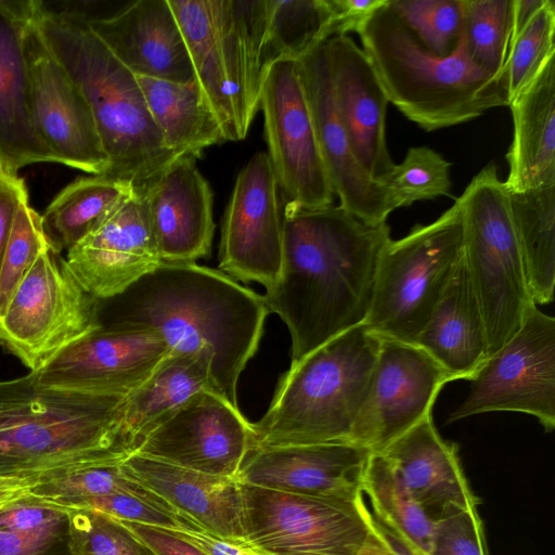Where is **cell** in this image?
Instances as JSON below:
<instances>
[{
    "mask_svg": "<svg viewBox=\"0 0 555 555\" xmlns=\"http://www.w3.org/2000/svg\"><path fill=\"white\" fill-rule=\"evenodd\" d=\"M390 238L386 222H365L340 206L284 208L282 267L263 298L288 328L291 364L364 324Z\"/></svg>",
    "mask_w": 555,
    "mask_h": 555,
    "instance_id": "6da1fadb",
    "label": "cell"
},
{
    "mask_svg": "<svg viewBox=\"0 0 555 555\" xmlns=\"http://www.w3.org/2000/svg\"><path fill=\"white\" fill-rule=\"evenodd\" d=\"M101 301L111 306L101 325L145 328L170 352L205 358L215 391L240 409L238 379L270 313L263 295L196 262H162L121 294Z\"/></svg>",
    "mask_w": 555,
    "mask_h": 555,
    "instance_id": "7a4b0ae2",
    "label": "cell"
},
{
    "mask_svg": "<svg viewBox=\"0 0 555 555\" xmlns=\"http://www.w3.org/2000/svg\"><path fill=\"white\" fill-rule=\"evenodd\" d=\"M126 398L47 386L36 371L0 382V475L125 461Z\"/></svg>",
    "mask_w": 555,
    "mask_h": 555,
    "instance_id": "3957f363",
    "label": "cell"
},
{
    "mask_svg": "<svg viewBox=\"0 0 555 555\" xmlns=\"http://www.w3.org/2000/svg\"><path fill=\"white\" fill-rule=\"evenodd\" d=\"M38 28L85 96L108 158L104 176L143 192L179 157L165 144L138 78L101 41L78 12L51 11L40 1Z\"/></svg>",
    "mask_w": 555,
    "mask_h": 555,
    "instance_id": "277c9868",
    "label": "cell"
},
{
    "mask_svg": "<svg viewBox=\"0 0 555 555\" xmlns=\"http://www.w3.org/2000/svg\"><path fill=\"white\" fill-rule=\"evenodd\" d=\"M389 103L426 131L470 121L509 105L506 76L496 77L469 56L464 40L449 55L427 50L387 2L357 30Z\"/></svg>",
    "mask_w": 555,
    "mask_h": 555,
    "instance_id": "5b68a950",
    "label": "cell"
},
{
    "mask_svg": "<svg viewBox=\"0 0 555 555\" xmlns=\"http://www.w3.org/2000/svg\"><path fill=\"white\" fill-rule=\"evenodd\" d=\"M380 343L378 335L361 324L291 364L266 414L251 423V450L349 441Z\"/></svg>",
    "mask_w": 555,
    "mask_h": 555,
    "instance_id": "8992f818",
    "label": "cell"
},
{
    "mask_svg": "<svg viewBox=\"0 0 555 555\" xmlns=\"http://www.w3.org/2000/svg\"><path fill=\"white\" fill-rule=\"evenodd\" d=\"M456 201L463 221V257L482 311L490 356L518 331L534 304L509 194L496 165L485 166Z\"/></svg>",
    "mask_w": 555,
    "mask_h": 555,
    "instance_id": "52a82bcc",
    "label": "cell"
},
{
    "mask_svg": "<svg viewBox=\"0 0 555 555\" xmlns=\"http://www.w3.org/2000/svg\"><path fill=\"white\" fill-rule=\"evenodd\" d=\"M462 257L463 221L455 199L435 221L387 242L364 324L380 338L415 344Z\"/></svg>",
    "mask_w": 555,
    "mask_h": 555,
    "instance_id": "ba28073f",
    "label": "cell"
},
{
    "mask_svg": "<svg viewBox=\"0 0 555 555\" xmlns=\"http://www.w3.org/2000/svg\"><path fill=\"white\" fill-rule=\"evenodd\" d=\"M100 326L99 300L81 285L61 253L49 247L0 314V346L34 372Z\"/></svg>",
    "mask_w": 555,
    "mask_h": 555,
    "instance_id": "9c48e42d",
    "label": "cell"
},
{
    "mask_svg": "<svg viewBox=\"0 0 555 555\" xmlns=\"http://www.w3.org/2000/svg\"><path fill=\"white\" fill-rule=\"evenodd\" d=\"M241 492L244 540L260 555H356L371 532L363 493L308 495L244 483Z\"/></svg>",
    "mask_w": 555,
    "mask_h": 555,
    "instance_id": "30bf717a",
    "label": "cell"
},
{
    "mask_svg": "<svg viewBox=\"0 0 555 555\" xmlns=\"http://www.w3.org/2000/svg\"><path fill=\"white\" fill-rule=\"evenodd\" d=\"M466 399L448 422L508 411L555 427V319L532 306L518 331L469 379Z\"/></svg>",
    "mask_w": 555,
    "mask_h": 555,
    "instance_id": "8fae6325",
    "label": "cell"
},
{
    "mask_svg": "<svg viewBox=\"0 0 555 555\" xmlns=\"http://www.w3.org/2000/svg\"><path fill=\"white\" fill-rule=\"evenodd\" d=\"M259 108L284 208L333 205L335 194L317 141L298 61L280 59L267 67Z\"/></svg>",
    "mask_w": 555,
    "mask_h": 555,
    "instance_id": "7c38bea8",
    "label": "cell"
},
{
    "mask_svg": "<svg viewBox=\"0 0 555 555\" xmlns=\"http://www.w3.org/2000/svg\"><path fill=\"white\" fill-rule=\"evenodd\" d=\"M284 204L268 153L251 156L240 171L227 206L219 266L235 281L276 282L283 260Z\"/></svg>",
    "mask_w": 555,
    "mask_h": 555,
    "instance_id": "4fadbf2b",
    "label": "cell"
},
{
    "mask_svg": "<svg viewBox=\"0 0 555 555\" xmlns=\"http://www.w3.org/2000/svg\"><path fill=\"white\" fill-rule=\"evenodd\" d=\"M448 373L415 344L382 338L370 389L349 441L379 452L431 414Z\"/></svg>",
    "mask_w": 555,
    "mask_h": 555,
    "instance_id": "5bb4252c",
    "label": "cell"
},
{
    "mask_svg": "<svg viewBox=\"0 0 555 555\" xmlns=\"http://www.w3.org/2000/svg\"><path fill=\"white\" fill-rule=\"evenodd\" d=\"M253 429L241 413L211 390L198 392L152 428L137 451L204 474L236 478L251 450Z\"/></svg>",
    "mask_w": 555,
    "mask_h": 555,
    "instance_id": "9a60e30c",
    "label": "cell"
},
{
    "mask_svg": "<svg viewBox=\"0 0 555 555\" xmlns=\"http://www.w3.org/2000/svg\"><path fill=\"white\" fill-rule=\"evenodd\" d=\"M39 2L27 34L30 105L36 133L54 163L91 175H105L108 158L92 112L38 28Z\"/></svg>",
    "mask_w": 555,
    "mask_h": 555,
    "instance_id": "2e32d148",
    "label": "cell"
},
{
    "mask_svg": "<svg viewBox=\"0 0 555 555\" xmlns=\"http://www.w3.org/2000/svg\"><path fill=\"white\" fill-rule=\"evenodd\" d=\"M169 352L166 343L152 331L101 325L36 372L47 386L126 396Z\"/></svg>",
    "mask_w": 555,
    "mask_h": 555,
    "instance_id": "e0dca14e",
    "label": "cell"
},
{
    "mask_svg": "<svg viewBox=\"0 0 555 555\" xmlns=\"http://www.w3.org/2000/svg\"><path fill=\"white\" fill-rule=\"evenodd\" d=\"M319 149L341 208L379 224L398 208L391 192L362 167L336 106L325 41L298 60Z\"/></svg>",
    "mask_w": 555,
    "mask_h": 555,
    "instance_id": "ac0fdd59",
    "label": "cell"
},
{
    "mask_svg": "<svg viewBox=\"0 0 555 555\" xmlns=\"http://www.w3.org/2000/svg\"><path fill=\"white\" fill-rule=\"evenodd\" d=\"M66 263L98 300L113 298L163 261L145 197L137 193L98 229L67 250Z\"/></svg>",
    "mask_w": 555,
    "mask_h": 555,
    "instance_id": "d6986e66",
    "label": "cell"
},
{
    "mask_svg": "<svg viewBox=\"0 0 555 555\" xmlns=\"http://www.w3.org/2000/svg\"><path fill=\"white\" fill-rule=\"evenodd\" d=\"M371 453L350 441L257 448L236 479L295 494L358 496Z\"/></svg>",
    "mask_w": 555,
    "mask_h": 555,
    "instance_id": "ffe728a7",
    "label": "cell"
},
{
    "mask_svg": "<svg viewBox=\"0 0 555 555\" xmlns=\"http://www.w3.org/2000/svg\"><path fill=\"white\" fill-rule=\"evenodd\" d=\"M93 33L133 75L173 82L195 79L168 0H139L108 17H88Z\"/></svg>",
    "mask_w": 555,
    "mask_h": 555,
    "instance_id": "44dd1931",
    "label": "cell"
},
{
    "mask_svg": "<svg viewBox=\"0 0 555 555\" xmlns=\"http://www.w3.org/2000/svg\"><path fill=\"white\" fill-rule=\"evenodd\" d=\"M333 92L356 156L380 182L393 169L386 141L388 100L362 49L348 35L325 40Z\"/></svg>",
    "mask_w": 555,
    "mask_h": 555,
    "instance_id": "7402d4cb",
    "label": "cell"
},
{
    "mask_svg": "<svg viewBox=\"0 0 555 555\" xmlns=\"http://www.w3.org/2000/svg\"><path fill=\"white\" fill-rule=\"evenodd\" d=\"M38 0H0V168L54 163L31 117L27 34Z\"/></svg>",
    "mask_w": 555,
    "mask_h": 555,
    "instance_id": "603a6c76",
    "label": "cell"
},
{
    "mask_svg": "<svg viewBox=\"0 0 555 555\" xmlns=\"http://www.w3.org/2000/svg\"><path fill=\"white\" fill-rule=\"evenodd\" d=\"M194 160L178 158L141 192L163 262H196L210 253L212 194Z\"/></svg>",
    "mask_w": 555,
    "mask_h": 555,
    "instance_id": "cb8c5ba5",
    "label": "cell"
},
{
    "mask_svg": "<svg viewBox=\"0 0 555 555\" xmlns=\"http://www.w3.org/2000/svg\"><path fill=\"white\" fill-rule=\"evenodd\" d=\"M122 466L133 479L198 528L245 543L241 483L236 478L199 473L139 453L129 455Z\"/></svg>",
    "mask_w": 555,
    "mask_h": 555,
    "instance_id": "d4e9b609",
    "label": "cell"
},
{
    "mask_svg": "<svg viewBox=\"0 0 555 555\" xmlns=\"http://www.w3.org/2000/svg\"><path fill=\"white\" fill-rule=\"evenodd\" d=\"M408 490L434 522L460 507H477L462 469L455 443L438 433L431 414L382 451Z\"/></svg>",
    "mask_w": 555,
    "mask_h": 555,
    "instance_id": "484cf974",
    "label": "cell"
},
{
    "mask_svg": "<svg viewBox=\"0 0 555 555\" xmlns=\"http://www.w3.org/2000/svg\"><path fill=\"white\" fill-rule=\"evenodd\" d=\"M415 345L451 380H469L489 356L482 311L462 257Z\"/></svg>",
    "mask_w": 555,
    "mask_h": 555,
    "instance_id": "4316f807",
    "label": "cell"
},
{
    "mask_svg": "<svg viewBox=\"0 0 555 555\" xmlns=\"http://www.w3.org/2000/svg\"><path fill=\"white\" fill-rule=\"evenodd\" d=\"M513 140L506 160L508 192L555 185V60L509 103Z\"/></svg>",
    "mask_w": 555,
    "mask_h": 555,
    "instance_id": "83f0119b",
    "label": "cell"
},
{
    "mask_svg": "<svg viewBox=\"0 0 555 555\" xmlns=\"http://www.w3.org/2000/svg\"><path fill=\"white\" fill-rule=\"evenodd\" d=\"M229 80L243 139L259 109L266 72L267 0H216Z\"/></svg>",
    "mask_w": 555,
    "mask_h": 555,
    "instance_id": "f1b7e54d",
    "label": "cell"
},
{
    "mask_svg": "<svg viewBox=\"0 0 555 555\" xmlns=\"http://www.w3.org/2000/svg\"><path fill=\"white\" fill-rule=\"evenodd\" d=\"M183 34L192 66L225 141L243 140L231 89L216 0H168Z\"/></svg>",
    "mask_w": 555,
    "mask_h": 555,
    "instance_id": "f546056e",
    "label": "cell"
},
{
    "mask_svg": "<svg viewBox=\"0 0 555 555\" xmlns=\"http://www.w3.org/2000/svg\"><path fill=\"white\" fill-rule=\"evenodd\" d=\"M137 78L165 144L176 155L195 159L204 149L225 141L220 121L196 79L173 82Z\"/></svg>",
    "mask_w": 555,
    "mask_h": 555,
    "instance_id": "4dcf8cb0",
    "label": "cell"
},
{
    "mask_svg": "<svg viewBox=\"0 0 555 555\" xmlns=\"http://www.w3.org/2000/svg\"><path fill=\"white\" fill-rule=\"evenodd\" d=\"M206 390L215 391L209 362L198 354L169 352L127 395L124 430L133 453L152 428L189 398Z\"/></svg>",
    "mask_w": 555,
    "mask_h": 555,
    "instance_id": "1f68e13d",
    "label": "cell"
},
{
    "mask_svg": "<svg viewBox=\"0 0 555 555\" xmlns=\"http://www.w3.org/2000/svg\"><path fill=\"white\" fill-rule=\"evenodd\" d=\"M134 194L133 185L104 175L81 177L66 185L41 215L53 249L69 250L98 229Z\"/></svg>",
    "mask_w": 555,
    "mask_h": 555,
    "instance_id": "d6a6232c",
    "label": "cell"
},
{
    "mask_svg": "<svg viewBox=\"0 0 555 555\" xmlns=\"http://www.w3.org/2000/svg\"><path fill=\"white\" fill-rule=\"evenodd\" d=\"M526 280L535 306L554 299L555 185L508 192Z\"/></svg>",
    "mask_w": 555,
    "mask_h": 555,
    "instance_id": "836d02e7",
    "label": "cell"
},
{
    "mask_svg": "<svg viewBox=\"0 0 555 555\" xmlns=\"http://www.w3.org/2000/svg\"><path fill=\"white\" fill-rule=\"evenodd\" d=\"M330 0H267L264 64L304 57L333 37Z\"/></svg>",
    "mask_w": 555,
    "mask_h": 555,
    "instance_id": "e575fe53",
    "label": "cell"
},
{
    "mask_svg": "<svg viewBox=\"0 0 555 555\" xmlns=\"http://www.w3.org/2000/svg\"><path fill=\"white\" fill-rule=\"evenodd\" d=\"M362 493L375 516L391 525L429 554L434 521L416 503L391 462L372 452L362 479Z\"/></svg>",
    "mask_w": 555,
    "mask_h": 555,
    "instance_id": "d590c367",
    "label": "cell"
},
{
    "mask_svg": "<svg viewBox=\"0 0 555 555\" xmlns=\"http://www.w3.org/2000/svg\"><path fill=\"white\" fill-rule=\"evenodd\" d=\"M122 462L91 463L43 472L38 475L30 494L63 507L118 492L165 503L133 479L125 470Z\"/></svg>",
    "mask_w": 555,
    "mask_h": 555,
    "instance_id": "8d00e7d4",
    "label": "cell"
},
{
    "mask_svg": "<svg viewBox=\"0 0 555 555\" xmlns=\"http://www.w3.org/2000/svg\"><path fill=\"white\" fill-rule=\"evenodd\" d=\"M462 38L472 60L496 77L506 76L513 0H462Z\"/></svg>",
    "mask_w": 555,
    "mask_h": 555,
    "instance_id": "74e56055",
    "label": "cell"
},
{
    "mask_svg": "<svg viewBox=\"0 0 555 555\" xmlns=\"http://www.w3.org/2000/svg\"><path fill=\"white\" fill-rule=\"evenodd\" d=\"M555 4L545 0L524 28L511 39L505 72L509 103L554 57Z\"/></svg>",
    "mask_w": 555,
    "mask_h": 555,
    "instance_id": "f35d334b",
    "label": "cell"
},
{
    "mask_svg": "<svg viewBox=\"0 0 555 555\" xmlns=\"http://www.w3.org/2000/svg\"><path fill=\"white\" fill-rule=\"evenodd\" d=\"M451 164L427 146L409 149L383 183L392 194L398 208L424 199L451 195Z\"/></svg>",
    "mask_w": 555,
    "mask_h": 555,
    "instance_id": "ab89813d",
    "label": "cell"
},
{
    "mask_svg": "<svg viewBox=\"0 0 555 555\" xmlns=\"http://www.w3.org/2000/svg\"><path fill=\"white\" fill-rule=\"evenodd\" d=\"M72 555H155L122 520L89 508H67Z\"/></svg>",
    "mask_w": 555,
    "mask_h": 555,
    "instance_id": "60d3db41",
    "label": "cell"
},
{
    "mask_svg": "<svg viewBox=\"0 0 555 555\" xmlns=\"http://www.w3.org/2000/svg\"><path fill=\"white\" fill-rule=\"evenodd\" d=\"M389 7L433 53L449 55L461 38L462 0H388Z\"/></svg>",
    "mask_w": 555,
    "mask_h": 555,
    "instance_id": "b9f144b4",
    "label": "cell"
},
{
    "mask_svg": "<svg viewBox=\"0 0 555 555\" xmlns=\"http://www.w3.org/2000/svg\"><path fill=\"white\" fill-rule=\"evenodd\" d=\"M52 247L41 215L29 202L21 205L0 264V314L25 273L47 248Z\"/></svg>",
    "mask_w": 555,
    "mask_h": 555,
    "instance_id": "7bdbcfd3",
    "label": "cell"
},
{
    "mask_svg": "<svg viewBox=\"0 0 555 555\" xmlns=\"http://www.w3.org/2000/svg\"><path fill=\"white\" fill-rule=\"evenodd\" d=\"M0 527L43 543L69 546L68 509L31 494L0 507Z\"/></svg>",
    "mask_w": 555,
    "mask_h": 555,
    "instance_id": "ee69618b",
    "label": "cell"
},
{
    "mask_svg": "<svg viewBox=\"0 0 555 555\" xmlns=\"http://www.w3.org/2000/svg\"><path fill=\"white\" fill-rule=\"evenodd\" d=\"M428 555H488L477 507L455 508L436 520Z\"/></svg>",
    "mask_w": 555,
    "mask_h": 555,
    "instance_id": "f6af8a7d",
    "label": "cell"
},
{
    "mask_svg": "<svg viewBox=\"0 0 555 555\" xmlns=\"http://www.w3.org/2000/svg\"><path fill=\"white\" fill-rule=\"evenodd\" d=\"M28 201V191L17 172L0 168V264L20 207Z\"/></svg>",
    "mask_w": 555,
    "mask_h": 555,
    "instance_id": "bcb514c9",
    "label": "cell"
},
{
    "mask_svg": "<svg viewBox=\"0 0 555 555\" xmlns=\"http://www.w3.org/2000/svg\"><path fill=\"white\" fill-rule=\"evenodd\" d=\"M122 521L152 548L155 555H209L199 546L182 538L173 529Z\"/></svg>",
    "mask_w": 555,
    "mask_h": 555,
    "instance_id": "7dc6e473",
    "label": "cell"
},
{
    "mask_svg": "<svg viewBox=\"0 0 555 555\" xmlns=\"http://www.w3.org/2000/svg\"><path fill=\"white\" fill-rule=\"evenodd\" d=\"M386 2L387 0H330L334 14V36L357 31Z\"/></svg>",
    "mask_w": 555,
    "mask_h": 555,
    "instance_id": "c3c4849f",
    "label": "cell"
},
{
    "mask_svg": "<svg viewBox=\"0 0 555 555\" xmlns=\"http://www.w3.org/2000/svg\"><path fill=\"white\" fill-rule=\"evenodd\" d=\"M0 555H72L69 546L48 544L0 527Z\"/></svg>",
    "mask_w": 555,
    "mask_h": 555,
    "instance_id": "681fc988",
    "label": "cell"
},
{
    "mask_svg": "<svg viewBox=\"0 0 555 555\" xmlns=\"http://www.w3.org/2000/svg\"><path fill=\"white\" fill-rule=\"evenodd\" d=\"M182 538L199 546L209 555H260L245 543H236L214 535L201 528L173 529Z\"/></svg>",
    "mask_w": 555,
    "mask_h": 555,
    "instance_id": "f907efd6",
    "label": "cell"
},
{
    "mask_svg": "<svg viewBox=\"0 0 555 555\" xmlns=\"http://www.w3.org/2000/svg\"><path fill=\"white\" fill-rule=\"evenodd\" d=\"M371 529L383 542L389 555H428L391 525L369 509Z\"/></svg>",
    "mask_w": 555,
    "mask_h": 555,
    "instance_id": "816d5d0a",
    "label": "cell"
},
{
    "mask_svg": "<svg viewBox=\"0 0 555 555\" xmlns=\"http://www.w3.org/2000/svg\"><path fill=\"white\" fill-rule=\"evenodd\" d=\"M38 476L18 477L0 475V507L30 494Z\"/></svg>",
    "mask_w": 555,
    "mask_h": 555,
    "instance_id": "f5cc1de1",
    "label": "cell"
},
{
    "mask_svg": "<svg viewBox=\"0 0 555 555\" xmlns=\"http://www.w3.org/2000/svg\"><path fill=\"white\" fill-rule=\"evenodd\" d=\"M545 0H513L512 36H516Z\"/></svg>",
    "mask_w": 555,
    "mask_h": 555,
    "instance_id": "db71d44e",
    "label": "cell"
},
{
    "mask_svg": "<svg viewBox=\"0 0 555 555\" xmlns=\"http://www.w3.org/2000/svg\"><path fill=\"white\" fill-rule=\"evenodd\" d=\"M356 555H389V553L383 542L371 529V532Z\"/></svg>",
    "mask_w": 555,
    "mask_h": 555,
    "instance_id": "11a10c76",
    "label": "cell"
}]
</instances>
